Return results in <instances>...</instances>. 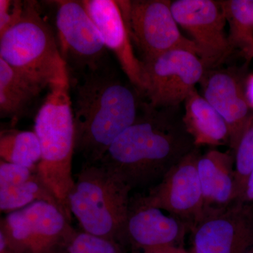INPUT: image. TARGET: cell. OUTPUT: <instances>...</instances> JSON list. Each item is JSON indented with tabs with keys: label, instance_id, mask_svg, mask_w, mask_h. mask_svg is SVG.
I'll list each match as a JSON object with an SVG mask.
<instances>
[{
	"label": "cell",
	"instance_id": "1",
	"mask_svg": "<svg viewBox=\"0 0 253 253\" xmlns=\"http://www.w3.org/2000/svg\"><path fill=\"white\" fill-rule=\"evenodd\" d=\"M76 151L86 163L99 162L113 141L140 115V93L111 68L69 76Z\"/></svg>",
	"mask_w": 253,
	"mask_h": 253
},
{
	"label": "cell",
	"instance_id": "2",
	"mask_svg": "<svg viewBox=\"0 0 253 253\" xmlns=\"http://www.w3.org/2000/svg\"><path fill=\"white\" fill-rule=\"evenodd\" d=\"M196 148L182 125L146 104L142 114L116 139L98 163L135 189L154 187Z\"/></svg>",
	"mask_w": 253,
	"mask_h": 253
},
{
	"label": "cell",
	"instance_id": "3",
	"mask_svg": "<svg viewBox=\"0 0 253 253\" xmlns=\"http://www.w3.org/2000/svg\"><path fill=\"white\" fill-rule=\"evenodd\" d=\"M49 89L35 118L34 131L42 150L36 172L71 221L68 198L75 185L72 163L76 135L70 82L52 84Z\"/></svg>",
	"mask_w": 253,
	"mask_h": 253
},
{
	"label": "cell",
	"instance_id": "4",
	"mask_svg": "<svg viewBox=\"0 0 253 253\" xmlns=\"http://www.w3.org/2000/svg\"><path fill=\"white\" fill-rule=\"evenodd\" d=\"M131 191L104 165L84 163L68 198L70 211L83 231L120 243L130 208Z\"/></svg>",
	"mask_w": 253,
	"mask_h": 253
},
{
	"label": "cell",
	"instance_id": "5",
	"mask_svg": "<svg viewBox=\"0 0 253 253\" xmlns=\"http://www.w3.org/2000/svg\"><path fill=\"white\" fill-rule=\"evenodd\" d=\"M36 1H24L21 19L0 36V59L43 88L69 80L57 40Z\"/></svg>",
	"mask_w": 253,
	"mask_h": 253
},
{
	"label": "cell",
	"instance_id": "6",
	"mask_svg": "<svg viewBox=\"0 0 253 253\" xmlns=\"http://www.w3.org/2000/svg\"><path fill=\"white\" fill-rule=\"evenodd\" d=\"M77 231L54 205L37 201L1 218L0 234L16 253H62Z\"/></svg>",
	"mask_w": 253,
	"mask_h": 253
},
{
	"label": "cell",
	"instance_id": "7",
	"mask_svg": "<svg viewBox=\"0 0 253 253\" xmlns=\"http://www.w3.org/2000/svg\"><path fill=\"white\" fill-rule=\"evenodd\" d=\"M56 6L57 42L68 76L109 68L108 49L82 1L59 0Z\"/></svg>",
	"mask_w": 253,
	"mask_h": 253
},
{
	"label": "cell",
	"instance_id": "8",
	"mask_svg": "<svg viewBox=\"0 0 253 253\" xmlns=\"http://www.w3.org/2000/svg\"><path fill=\"white\" fill-rule=\"evenodd\" d=\"M117 2L131 42L140 52L142 62L175 49L197 55L194 42L179 31L171 9L172 1L133 0Z\"/></svg>",
	"mask_w": 253,
	"mask_h": 253
},
{
	"label": "cell",
	"instance_id": "9",
	"mask_svg": "<svg viewBox=\"0 0 253 253\" xmlns=\"http://www.w3.org/2000/svg\"><path fill=\"white\" fill-rule=\"evenodd\" d=\"M143 63L142 96L155 109L173 107L185 101L206 71L197 55L183 49L168 51Z\"/></svg>",
	"mask_w": 253,
	"mask_h": 253
},
{
	"label": "cell",
	"instance_id": "10",
	"mask_svg": "<svg viewBox=\"0 0 253 253\" xmlns=\"http://www.w3.org/2000/svg\"><path fill=\"white\" fill-rule=\"evenodd\" d=\"M191 231L192 253H246L253 248V206L205 210Z\"/></svg>",
	"mask_w": 253,
	"mask_h": 253
},
{
	"label": "cell",
	"instance_id": "11",
	"mask_svg": "<svg viewBox=\"0 0 253 253\" xmlns=\"http://www.w3.org/2000/svg\"><path fill=\"white\" fill-rule=\"evenodd\" d=\"M171 9L177 24L196 46L206 71L217 68L232 52L219 1L176 0L171 3Z\"/></svg>",
	"mask_w": 253,
	"mask_h": 253
},
{
	"label": "cell",
	"instance_id": "12",
	"mask_svg": "<svg viewBox=\"0 0 253 253\" xmlns=\"http://www.w3.org/2000/svg\"><path fill=\"white\" fill-rule=\"evenodd\" d=\"M193 149L151 187L149 194L137 201L145 206L159 208L179 218L191 230L204 211V197L198 172L201 154Z\"/></svg>",
	"mask_w": 253,
	"mask_h": 253
},
{
	"label": "cell",
	"instance_id": "13",
	"mask_svg": "<svg viewBox=\"0 0 253 253\" xmlns=\"http://www.w3.org/2000/svg\"><path fill=\"white\" fill-rule=\"evenodd\" d=\"M189 226L179 218L159 208L131 202L120 243L148 252L162 248L181 247Z\"/></svg>",
	"mask_w": 253,
	"mask_h": 253
},
{
	"label": "cell",
	"instance_id": "14",
	"mask_svg": "<svg viewBox=\"0 0 253 253\" xmlns=\"http://www.w3.org/2000/svg\"><path fill=\"white\" fill-rule=\"evenodd\" d=\"M206 71L201 81L203 96L225 121L234 151L253 113L246 96V78L235 69Z\"/></svg>",
	"mask_w": 253,
	"mask_h": 253
},
{
	"label": "cell",
	"instance_id": "15",
	"mask_svg": "<svg viewBox=\"0 0 253 253\" xmlns=\"http://www.w3.org/2000/svg\"><path fill=\"white\" fill-rule=\"evenodd\" d=\"M82 3L99 31L105 45L116 55L129 83L142 96L144 63L134 54L132 42L117 1L84 0Z\"/></svg>",
	"mask_w": 253,
	"mask_h": 253
},
{
	"label": "cell",
	"instance_id": "16",
	"mask_svg": "<svg viewBox=\"0 0 253 253\" xmlns=\"http://www.w3.org/2000/svg\"><path fill=\"white\" fill-rule=\"evenodd\" d=\"M234 152L211 149L201 155L198 161V172L204 211L226 207L236 199Z\"/></svg>",
	"mask_w": 253,
	"mask_h": 253
},
{
	"label": "cell",
	"instance_id": "17",
	"mask_svg": "<svg viewBox=\"0 0 253 253\" xmlns=\"http://www.w3.org/2000/svg\"><path fill=\"white\" fill-rule=\"evenodd\" d=\"M183 123L196 147L230 144L229 127L219 113L194 89L186 98Z\"/></svg>",
	"mask_w": 253,
	"mask_h": 253
},
{
	"label": "cell",
	"instance_id": "18",
	"mask_svg": "<svg viewBox=\"0 0 253 253\" xmlns=\"http://www.w3.org/2000/svg\"><path fill=\"white\" fill-rule=\"evenodd\" d=\"M42 86L10 67L0 59V117L12 126L26 116Z\"/></svg>",
	"mask_w": 253,
	"mask_h": 253
},
{
	"label": "cell",
	"instance_id": "19",
	"mask_svg": "<svg viewBox=\"0 0 253 253\" xmlns=\"http://www.w3.org/2000/svg\"><path fill=\"white\" fill-rule=\"evenodd\" d=\"M229 25L233 51L239 49L248 59L253 56V0L219 1Z\"/></svg>",
	"mask_w": 253,
	"mask_h": 253
},
{
	"label": "cell",
	"instance_id": "20",
	"mask_svg": "<svg viewBox=\"0 0 253 253\" xmlns=\"http://www.w3.org/2000/svg\"><path fill=\"white\" fill-rule=\"evenodd\" d=\"M37 201L54 205L66 215L59 201L40 179L36 169L31 175L19 182L0 187V209L1 212H13Z\"/></svg>",
	"mask_w": 253,
	"mask_h": 253
},
{
	"label": "cell",
	"instance_id": "21",
	"mask_svg": "<svg viewBox=\"0 0 253 253\" xmlns=\"http://www.w3.org/2000/svg\"><path fill=\"white\" fill-rule=\"evenodd\" d=\"M1 161L18 166L36 169L41 161V143L34 131L15 129L1 131L0 136Z\"/></svg>",
	"mask_w": 253,
	"mask_h": 253
},
{
	"label": "cell",
	"instance_id": "22",
	"mask_svg": "<svg viewBox=\"0 0 253 253\" xmlns=\"http://www.w3.org/2000/svg\"><path fill=\"white\" fill-rule=\"evenodd\" d=\"M234 152L236 199V201H240L253 169V113L245 126Z\"/></svg>",
	"mask_w": 253,
	"mask_h": 253
},
{
	"label": "cell",
	"instance_id": "23",
	"mask_svg": "<svg viewBox=\"0 0 253 253\" xmlns=\"http://www.w3.org/2000/svg\"><path fill=\"white\" fill-rule=\"evenodd\" d=\"M65 253H126L118 241L78 231L70 241Z\"/></svg>",
	"mask_w": 253,
	"mask_h": 253
},
{
	"label": "cell",
	"instance_id": "24",
	"mask_svg": "<svg viewBox=\"0 0 253 253\" xmlns=\"http://www.w3.org/2000/svg\"><path fill=\"white\" fill-rule=\"evenodd\" d=\"M24 2L19 0H0V36L21 19Z\"/></svg>",
	"mask_w": 253,
	"mask_h": 253
},
{
	"label": "cell",
	"instance_id": "25",
	"mask_svg": "<svg viewBox=\"0 0 253 253\" xmlns=\"http://www.w3.org/2000/svg\"><path fill=\"white\" fill-rule=\"evenodd\" d=\"M245 204L253 206V169L249 176L244 195L240 201Z\"/></svg>",
	"mask_w": 253,
	"mask_h": 253
},
{
	"label": "cell",
	"instance_id": "26",
	"mask_svg": "<svg viewBox=\"0 0 253 253\" xmlns=\"http://www.w3.org/2000/svg\"><path fill=\"white\" fill-rule=\"evenodd\" d=\"M246 96L250 107L253 112V73L246 79Z\"/></svg>",
	"mask_w": 253,
	"mask_h": 253
},
{
	"label": "cell",
	"instance_id": "27",
	"mask_svg": "<svg viewBox=\"0 0 253 253\" xmlns=\"http://www.w3.org/2000/svg\"><path fill=\"white\" fill-rule=\"evenodd\" d=\"M144 253H189L182 247H176V246H171V247L162 248L153 250Z\"/></svg>",
	"mask_w": 253,
	"mask_h": 253
},
{
	"label": "cell",
	"instance_id": "28",
	"mask_svg": "<svg viewBox=\"0 0 253 253\" xmlns=\"http://www.w3.org/2000/svg\"><path fill=\"white\" fill-rule=\"evenodd\" d=\"M0 253H16L7 244L3 236L0 234Z\"/></svg>",
	"mask_w": 253,
	"mask_h": 253
},
{
	"label": "cell",
	"instance_id": "29",
	"mask_svg": "<svg viewBox=\"0 0 253 253\" xmlns=\"http://www.w3.org/2000/svg\"><path fill=\"white\" fill-rule=\"evenodd\" d=\"M246 253H253V249L249 250V251H247V252H246Z\"/></svg>",
	"mask_w": 253,
	"mask_h": 253
},
{
	"label": "cell",
	"instance_id": "30",
	"mask_svg": "<svg viewBox=\"0 0 253 253\" xmlns=\"http://www.w3.org/2000/svg\"><path fill=\"white\" fill-rule=\"evenodd\" d=\"M65 253V252H63V253Z\"/></svg>",
	"mask_w": 253,
	"mask_h": 253
}]
</instances>
